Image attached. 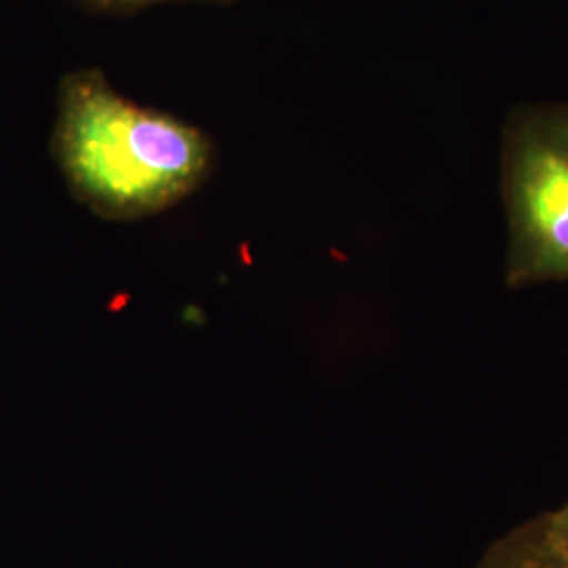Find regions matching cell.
Masks as SVG:
<instances>
[{
	"mask_svg": "<svg viewBox=\"0 0 568 568\" xmlns=\"http://www.w3.org/2000/svg\"><path fill=\"white\" fill-rule=\"evenodd\" d=\"M51 154L74 201L110 222L182 203L215 164L203 129L124 98L100 68L61 79Z\"/></svg>",
	"mask_w": 568,
	"mask_h": 568,
	"instance_id": "6da1fadb",
	"label": "cell"
},
{
	"mask_svg": "<svg viewBox=\"0 0 568 568\" xmlns=\"http://www.w3.org/2000/svg\"><path fill=\"white\" fill-rule=\"evenodd\" d=\"M511 284L568 278V105H530L504 142Z\"/></svg>",
	"mask_w": 568,
	"mask_h": 568,
	"instance_id": "7a4b0ae2",
	"label": "cell"
},
{
	"mask_svg": "<svg viewBox=\"0 0 568 568\" xmlns=\"http://www.w3.org/2000/svg\"><path fill=\"white\" fill-rule=\"evenodd\" d=\"M82 11L89 13H112V16H122V13H133L145 9L150 4L159 2H169V0H65Z\"/></svg>",
	"mask_w": 568,
	"mask_h": 568,
	"instance_id": "3957f363",
	"label": "cell"
},
{
	"mask_svg": "<svg viewBox=\"0 0 568 568\" xmlns=\"http://www.w3.org/2000/svg\"><path fill=\"white\" fill-rule=\"evenodd\" d=\"M504 568H568V554L554 548V556L537 554L532 558H520Z\"/></svg>",
	"mask_w": 568,
	"mask_h": 568,
	"instance_id": "277c9868",
	"label": "cell"
},
{
	"mask_svg": "<svg viewBox=\"0 0 568 568\" xmlns=\"http://www.w3.org/2000/svg\"><path fill=\"white\" fill-rule=\"evenodd\" d=\"M554 548L560 549L568 554V506L562 509L558 516H556V523H554Z\"/></svg>",
	"mask_w": 568,
	"mask_h": 568,
	"instance_id": "5b68a950",
	"label": "cell"
}]
</instances>
